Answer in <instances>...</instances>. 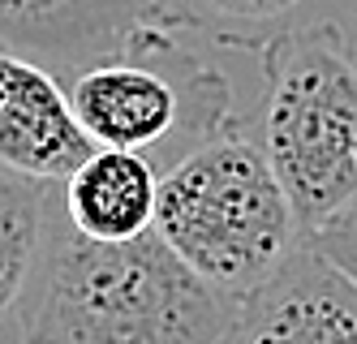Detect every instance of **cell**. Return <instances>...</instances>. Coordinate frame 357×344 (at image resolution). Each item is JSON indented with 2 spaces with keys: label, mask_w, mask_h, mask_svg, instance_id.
<instances>
[{
  "label": "cell",
  "mask_w": 357,
  "mask_h": 344,
  "mask_svg": "<svg viewBox=\"0 0 357 344\" xmlns=\"http://www.w3.org/2000/svg\"><path fill=\"white\" fill-rule=\"evenodd\" d=\"M233 301L202 284L155 228L91 241L52 207L26 288L22 344H220Z\"/></svg>",
  "instance_id": "6da1fadb"
},
{
  "label": "cell",
  "mask_w": 357,
  "mask_h": 344,
  "mask_svg": "<svg viewBox=\"0 0 357 344\" xmlns=\"http://www.w3.org/2000/svg\"><path fill=\"white\" fill-rule=\"evenodd\" d=\"M220 344H357V284L305 246L233 301Z\"/></svg>",
  "instance_id": "5b68a950"
},
{
  "label": "cell",
  "mask_w": 357,
  "mask_h": 344,
  "mask_svg": "<svg viewBox=\"0 0 357 344\" xmlns=\"http://www.w3.org/2000/svg\"><path fill=\"white\" fill-rule=\"evenodd\" d=\"M160 168L134 151L95 147L61 181V216L91 241H134L155 228Z\"/></svg>",
  "instance_id": "ba28073f"
},
{
  "label": "cell",
  "mask_w": 357,
  "mask_h": 344,
  "mask_svg": "<svg viewBox=\"0 0 357 344\" xmlns=\"http://www.w3.org/2000/svg\"><path fill=\"white\" fill-rule=\"evenodd\" d=\"M47 216H52V185L0 168V323L31 288Z\"/></svg>",
  "instance_id": "9c48e42d"
},
{
  "label": "cell",
  "mask_w": 357,
  "mask_h": 344,
  "mask_svg": "<svg viewBox=\"0 0 357 344\" xmlns=\"http://www.w3.org/2000/svg\"><path fill=\"white\" fill-rule=\"evenodd\" d=\"M142 26H160L151 0H22L0 9V47L43 69L78 73L116 61Z\"/></svg>",
  "instance_id": "52a82bcc"
},
{
  "label": "cell",
  "mask_w": 357,
  "mask_h": 344,
  "mask_svg": "<svg viewBox=\"0 0 357 344\" xmlns=\"http://www.w3.org/2000/svg\"><path fill=\"white\" fill-rule=\"evenodd\" d=\"M305 241H310V250L319 258H327L344 280L357 284V198L340 211L336 220H327L319 232H310Z\"/></svg>",
  "instance_id": "8fae6325"
},
{
  "label": "cell",
  "mask_w": 357,
  "mask_h": 344,
  "mask_svg": "<svg viewBox=\"0 0 357 344\" xmlns=\"http://www.w3.org/2000/svg\"><path fill=\"white\" fill-rule=\"evenodd\" d=\"M69 108L91 147L146 155L185 134L190 147L233 125L228 82L168 35V26H142L116 61L69 73Z\"/></svg>",
  "instance_id": "277c9868"
},
{
  "label": "cell",
  "mask_w": 357,
  "mask_h": 344,
  "mask_svg": "<svg viewBox=\"0 0 357 344\" xmlns=\"http://www.w3.org/2000/svg\"><path fill=\"white\" fill-rule=\"evenodd\" d=\"M155 237L220 297L241 301L297 254L301 228L254 138L224 125L160 172Z\"/></svg>",
  "instance_id": "7a4b0ae2"
},
{
  "label": "cell",
  "mask_w": 357,
  "mask_h": 344,
  "mask_svg": "<svg viewBox=\"0 0 357 344\" xmlns=\"http://www.w3.org/2000/svg\"><path fill=\"white\" fill-rule=\"evenodd\" d=\"M91 151L61 77L0 47V168L56 185Z\"/></svg>",
  "instance_id": "8992f818"
},
{
  "label": "cell",
  "mask_w": 357,
  "mask_h": 344,
  "mask_svg": "<svg viewBox=\"0 0 357 344\" xmlns=\"http://www.w3.org/2000/svg\"><path fill=\"white\" fill-rule=\"evenodd\" d=\"M301 237L357 198V47L340 22L280 31L263 47L259 138Z\"/></svg>",
  "instance_id": "3957f363"
},
{
  "label": "cell",
  "mask_w": 357,
  "mask_h": 344,
  "mask_svg": "<svg viewBox=\"0 0 357 344\" xmlns=\"http://www.w3.org/2000/svg\"><path fill=\"white\" fill-rule=\"evenodd\" d=\"M168 31H198L215 43L267 47L301 0H151Z\"/></svg>",
  "instance_id": "30bf717a"
}]
</instances>
